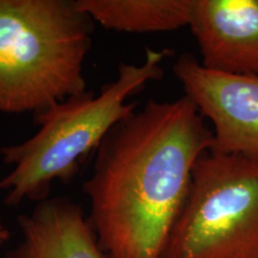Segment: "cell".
I'll use <instances>...</instances> for the list:
<instances>
[{"label": "cell", "instance_id": "6da1fadb", "mask_svg": "<svg viewBox=\"0 0 258 258\" xmlns=\"http://www.w3.org/2000/svg\"><path fill=\"white\" fill-rule=\"evenodd\" d=\"M213 143L212 130L185 95L151 100L111 129L83 184L105 257H163L194 165Z\"/></svg>", "mask_w": 258, "mask_h": 258}, {"label": "cell", "instance_id": "7a4b0ae2", "mask_svg": "<svg viewBox=\"0 0 258 258\" xmlns=\"http://www.w3.org/2000/svg\"><path fill=\"white\" fill-rule=\"evenodd\" d=\"M170 55L167 49H148L142 63L120 64L117 79L99 95L86 91L35 114L37 133L0 149L3 162L14 166L0 180V190L7 192L5 204L43 201L53 181L71 180L80 163L99 148L111 129L136 111V103L127 102L129 97L163 77L162 64Z\"/></svg>", "mask_w": 258, "mask_h": 258}, {"label": "cell", "instance_id": "3957f363", "mask_svg": "<svg viewBox=\"0 0 258 258\" xmlns=\"http://www.w3.org/2000/svg\"><path fill=\"white\" fill-rule=\"evenodd\" d=\"M92 27L76 0H0V112L35 115L86 92Z\"/></svg>", "mask_w": 258, "mask_h": 258}, {"label": "cell", "instance_id": "277c9868", "mask_svg": "<svg viewBox=\"0 0 258 258\" xmlns=\"http://www.w3.org/2000/svg\"><path fill=\"white\" fill-rule=\"evenodd\" d=\"M162 258H258L257 160L200 156Z\"/></svg>", "mask_w": 258, "mask_h": 258}, {"label": "cell", "instance_id": "5b68a950", "mask_svg": "<svg viewBox=\"0 0 258 258\" xmlns=\"http://www.w3.org/2000/svg\"><path fill=\"white\" fill-rule=\"evenodd\" d=\"M173 72L185 96L212 121V151L258 161V76L215 72L189 54L178 57Z\"/></svg>", "mask_w": 258, "mask_h": 258}, {"label": "cell", "instance_id": "8992f818", "mask_svg": "<svg viewBox=\"0 0 258 258\" xmlns=\"http://www.w3.org/2000/svg\"><path fill=\"white\" fill-rule=\"evenodd\" d=\"M188 26L204 67L258 76V0H194Z\"/></svg>", "mask_w": 258, "mask_h": 258}, {"label": "cell", "instance_id": "52a82bcc", "mask_svg": "<svg viewBox=\"0 0 258 258\" xmlns=\"http://www.w3.org/2000/svg\"><path fill=\"white\" fill-rule=\"evenodd\" d=\"M19 225L22 241L10 258H106L90 222L67 199L41 201Z\"/></svg>", "mask_w": 258, "mask_h": 258}, {"label": "cell", "instance_id": "ba28073f", "mask_svg": "<svg viewBox=\"0 0 258 258\" xmlns=\"http://www.w3.org/2000/svg\"><path fill=\"white\" fill-rule=\"evenodd\" d=\"M76 3L106 29L144 34L188 26L194 0H76Z\"/></svg>", "mask_w": 258, "mask_h": 258}, {"label": "cell", "instance_id": "9c48e42d", "mask_svg": "<svg viewBox=\"0 0 258 258\" xmlns=\"http://www.w3.org/2000/svg\"><path fill=\"white\" fill-rule=\"evenodd\" d=\"M9 238V231L6 229L0 217V247Z\"/></svg>", "mask_w": 258, "mask_h": 258}]
</instances>
